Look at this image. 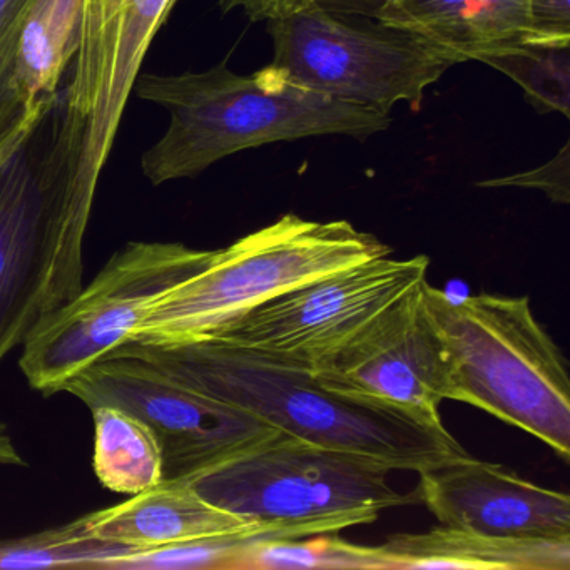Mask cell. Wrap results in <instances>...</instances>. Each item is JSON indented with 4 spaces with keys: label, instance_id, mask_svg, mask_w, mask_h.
<instances>
[{
    "label": "cell",
    "instance_id": "6da1fadb",
    "mask_svg": "<svg viewBox=\"0 0 570 570\" xmlns=\"http://www.w3.org/2000/svg\"><path fill=\"white\" fill-rule=\"evenodd\" d=\"M121 346L186 385L253 413L288 435L370 456L390 470L419 473L469 456L442 419L333 392L305 363L216 338Z\"/></svg>",
    "mask_w": 570,
    "mask_h": 570
},
{
    "label": "cell",
    "instance_id": "7a4b0ae2",
    "mask_svg": "<svg viewBox=\"0 0 570 570\" xmlns=\"http://www.w3.org/2000/svg\"><path fill=\"white\" fill-rule=\"evenodd\" d=\"M132 92L169 112L168 131L141 158L155 186L195 178L245 149L313 136L365 139L390 126L385 112L282 85L262 69L239 76L226 62L203 72L139 75Z\"/></svg>",
    "mask_w": 570,
    "mask_h": 570
},
{
    "label": "cell",
    "instance_id": "3957f363",
    "mask_svg": "<svg viewBox=\"0 0 570 570\" xmlns=\"http://www.w3.org/2000/svg\"><path fill=\"white\" fill-rule=\"evenodd\" d=\"M425 306L449 350V400L476 406L570 460L569 365L527 296L452 298L429 282Z\"/></svg>",
    "mask_w": 570,
    "mask_h": 570
},
{
    "label": "cell",
    "instance_id": "277c9868",
    "mask_svg": "<svg viewBox=\"0 0 570 570\" xmlns=\"http://www.w3.org/2000/svg\"><path fill=\"white\" fill-rule=\"evenodd\" d=\"M389 255L385 243L343 219L282 216L228 248L216 249L202 272L156 299L131 342L165 346L215 338L283 293Z\"/></svg>",
    "mask_w": 570,
    "mask_h": 570
},
{
    "label": "cell",
    "instance_id": "5b68a950",
    "mask_svg": "<svg viewBox=\"0 0 570 570\" xmlns=\"http://www.w3.org/2000/svg\"><path fill=\"white\" fill-rule=\"evenodd\" d=\"M273 61L262 71L335 101L385 112L419 109L425 89L460 59L442 46L376 21L335 14L318 4L266 22Z\"/></svg>",
    "mask_w": 570,
    "mask_h": 570
},
{
    "label": "cell",
    "instance_id": "8992f818",
    "mask_svg": "<svg viewBox=\"0 0 570 570\" xmlns=\"http://www.w3.org/2000/svg\"><path fill=\"white\" fill-rule=\"evenodd\" d=\"M390 472L379 460L279 430L191 483L213 505L253 522L352 519L363 525L382 510L415 502L390 485Z\"/></svg>",
    "mask_w": 570,
    "mask_h": 570
},
{
    "label": "cell",
    "instance_id": "52a82bcc",
    "mask_svg": "<svg viewBox=\"0 0 570 570\" xmlns=\"http://www.w3.org/2000/svg\"><path fill=\"white\" fill-rule=\"evenodd\" d=\"M178 0H81V28L65 116L46 168L95 199L122 112L153 39Z\"/></svg>",
    "mask_w": 570,
    "mask_h": 570
},
{
    "label": "cell",
    "instance_id": "ba28073f",
    "mask_svg": "<svg viewBox=\"0 0 570 570\" xmlns=\"http://www.w3.org/2000/svg\"><path fill=\"white\" fill-rule=\"evenodd\" d=\"M213 253L181 243H129L71 302L42 320L22 345V373L46 396L131 342L149 306L202 272Z\"/></svg>",
    "mask_w": 570,
    "mask_h": 570
},
{
    "label": "cell",
    "instance_id": "9c48e42d",
    "mask_svg": "<svg viewBox=\"0 0 570 570\" xmlns=\"http://www.w3.org/2000/svg\"><path fill=\"white\" fill-rule=\"evenodd\" d=\"M89 219L48 185L28 146L0 166V362L81 292Z\"/></svg>",
    "mask_w": 570,
    "mask_h": 570
},
{
    "label": "cell",
    "instance_id": "30bf717a",
    "mask_svg": "<svg viewBox=\"0 0 570 570\" xmlns=\"http://www.w3.org/2000/svg\"><path fill=\"white\" fill-rule=\"evenodd\" d=\"M65 392L91 410L118 406L151 426L161 445L166 482H193L279 432L253 413L186 385L125 346L72 376Z\"/></svg>",
    "mask_w": 570,
    "mask_h": 570
},
{
    "label": "cell",
    "instance_id": "8fae6325",
    "mask_svg": "<svg viewBox=\"0 0 570 570\" xmlns=\"http://www.w3.org/2000/svg\"><path fill=\"white\" fill-rule=\"evenodd\" d=\"M429 265L423 255L358 263L269 299L215 338L313 368L426 279Z\"/></svg>",
    "mask_w": 570,
    "mask_h": 570
},
{
    "label": "cell",
    "instance_id": "7c38bea8",
    "mask_svg": "<svg viewBox=\"0 0 570 570\" xmlns=\"http://www.w3.org/2000/svg\"><path fill=\"white\" fill-rule=\"evenodd\" d=\"M425 283L413 286L342 348L316 362L313 372L320 382L352 399L440 419V403L449 400L452 363L426 309Z\"/></svg>",
    "mask_w": 570,
    "mask_h": 570
},
{
    "label": "cell",
    "instance_id": "4fadbf2b",
    "mask_svg": "<svg viewBox=\"0 0 570 570\" xmlns=\"http://www.w3.org/2000/svg\"><path fill=\"white\" fill-rule=\"evenodd\" d=\"M413 499L440 523L507 539H570L567 493L465 456L419 472Z\"/></svg>",
    "mask_w": 570,
    "mask_h": 570
},
{
    "label": "cell",
    "instance_id": "5bb4252c",
    "mask_svg": "<svg viewBox=\"0 0 570 570\" xmlns=\"http://www.w3.org/2000/svg\"><path fill=\"white\" fill-rule=\"evenodd\" d=\"M335 14L370 19L429 39L460 62L523 42L527 0H318Z\"/></svg>",
    "mask_w": 570,
    "mask_h": 570
},
{
    "label": "cell",
    "instance_id": "9a60e30c",
    "mask_svg": "<svg viewBox=\"0 0 570 570\" xmlns=\"http://www.w3.org/2000/svg\"><path fill=\"white\" fill-rule=\"evenodd\" d=\"M91 535L131 552L235 532L253 520L219 509L191 482H161L119 505L85 515Z\"/></svg>",
    "mask_w": 570,
    "mask_h": 570
},
{
    "label": "cell",
    "instance_id": "2e32d148",
    "mask_svg": "<svg viewBox=\"0 0 570 570\" xmlns=\"http://www.w3.org/2000/svg\"><path fill=\"white\" fill-rule=\"evenodd\" d=\"M380 549L389 569H570V539H507L443 523L429 532L395 533Z\"/></svg>",
    "mask_w": 570,
    "mask_h": 570
},
{
    "label": "cell",
    "instance_id": "e0dca14e",
    "mask_svg": "<svg viewBox=\"0 0 570 570\" xmlns=\"http://www.w3.org/2000/svg\"><path fill=\"white\" fill-rule=\"evenodd\" d=\"M81 0H35L22 26L18 86L29 125L38 131L59 98L62 76L75 61Z\"/></svg>",
    "mask_w": 570,
    "mask_h": 570
},
{
    "label": "cell",
    "instance_id": "ac0fdd59",
    "mask_svg": "<svg viewBox=\"0 0 570 570\" xmlns=\"http://www.w3.org/2000/svg\"><path fill=\"white\" fill-rule=\"evenodd\" d=\"M95 420L92 469L116 493L138 495L165 480L161 445L151 426L118 406L91 410Z\"/></svg>",
    "mask_w": 570,
    "mask_h": 570
},
{
    "label": "cell",
    "instance_id": "d6986e66",
    "mask_svg": "<svg viewBox=\"0 0 570 570\" xmlns=\"http://www.w3.org/2000/svg\"><path fill=\"white\" fill-rule=\"evenodd\" d=\"M131 550L91 535L85 515L75 522L18 539L0 540V569H49V567H98Z\"/></svg>",
    "mask_w": 570,
    "mask_h": 570
},
{
    "label": "cell",
    "instance_id": "ffe728a7",
    "mask_svg": "<svg viewBox=\"0 0 570 570\" xmlns=\"http://www.w3.org/2000/svg\"><path fill=\"white\" fill-rule=\"evenodd\" d=\"M523 89L537 111L570 116V45L519 42L482 59Z\"/></svg>",
    "mask_w": 570,
    "mask_h": 570
},
{
    "label": "cell",
    "instance_id": "44dd1931",
    "mask_svg": "<svg viewBox=\"0 0 570 570\" xmlns=\"http://www.w3.org/2000/svg\"><path fill=\"white\" fill-rule=\"evenodd\" d=\"M243 569H389V560L380 546H356L318 533L258 543L243 557L238 570Z\"/></svg>",
    "mask_w": 570,
    "mask_h": 570
},
{
    "label": "cell",
    "instance_id": "7402d4cb",
    "mask_svg": "<svg viewBox=\"0 0 570 570\" xmlns=\"http://www.w3.org/2000/svg\"><path fill=\"white\" fill-rule=\"evenodd\" d=\"M35 0H0V166L29 145V125L18 86L22 26Z\"/></svg>",
    "mask_w": 570,
    "mask_h": 570
},
{
    "label": "cell",
    "instance_id": "603a6c76",
    "mask_svg": "<svg viewBox=\"0 0 570 570\" xmlns=\"http://www.w3.org/2000/svg\"><path fill=\"white\" fill-rule=\"evenodd\" d=\"M480 188H523L539 189L549 196L550 202L559 205L570 203V141L546 165L532 171L503 178L487 179L479 183Z\"/></svg>",
    "mask_w": 570,
    "mask_h": 570
},
{
    "label": "cell",
    "instance_id": "cb8c5ba5",
    "mask_svg": "<svg viewBox=\"0 0 570 570\" xmlns=\"http://www.w3.org/2000/svg\"><path fill=\"white\" fill-rule=\"evenodd\" d=\"M523 42L570 45V0H527Z\"/></svg>",
    "mask_w": 570,
    "mask_h": 570
},
{
    "label": "cell",
    "instance_id": "d4e9b609",
    "mask_svg": "<svg viewBox=\"0 0 570 570\" xmlns=\"http://www.w3.org/2000/svg\"><path fill=\"white\" fill-rule=\"evenodd\" d=\"M316 0H219L223 12L242 8L252 21H278L312 8Z\"/></svg>",
    "mask_w": 570,
    "mask_h": 570
},
{
    "label": "cell",
    "instance_id": "484cf974",
    "mask_svg": "<svg viewBox=\"0 0 570 570\" xmlns=\"http://www.w3.org/2000/svg\"><path fill=\"white\" fill-rule=\"evenodd\" d=\"M0 465L26 466V460L19 453L11 433L4 423H0Z\"/></svg>",
    "mask_w": 570,
    "mask_h": 570
}]
</instances>
